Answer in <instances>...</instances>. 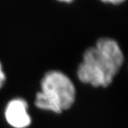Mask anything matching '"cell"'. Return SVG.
I'll list each match as a JSON object with an SVG mask.
<instances>
[{"label":"cell","instance_id":"1","mask_svg":"<svg viewBox=\"0 0 128 128\" xmlns=\"http://www.w3.org/2000/svg\"><path fill=\"white\" fill-rule=\"evenodd\" d=\"M124 62V55L118 42L110 37H101L84 52L77 68V77L82 83L92 86L106 87Z\"/></svg>","mask_w":128,"mask_h":128},{"label":"cell","instance_id":"5","mask_svg":"<svg viewBox=\"0 0 128 128\" xmlns=\"http://www.w3.org/2000/svg\"><path fill=\"white\" fill-rule=\"evenodd\" d=\"M101 1L104 2H108V3H112V4H120L125 0H101Z\"/></svg>","mask_w":128,"mask_h":128},{"label":"cell","instance_id":"3","mask_svg":"<svg viewBox=\"0 0 128 128\" xmlns=\"http://www.w3.org/2000/svg\"><path fill=\"white\" fill-rule=\"evenodd\" d=\"M28 104L23 99L18 98L8 102L5 116L8 124L15 128H25L31 124V117L27 111Z\"/></svg>","mask_w":128,"mask_h":128},{"label":"cell","instance_id":"4","mask_svg":"<svg viewBox=\"0 0 128 128\" xmlns=\"http://www.w3.org/2000/svg\"><path fill=\"white\" fill-rule=\"evenodd\" d=\"M5 80H6V75H5V74L3 72L2 67V65H1V62H0V88L2 86Z\"/></svg>","mask_w":128,"mask_h":128},{"label":"cell","instance_id":"6","mask_svg":"<svg viewBox=\"0 0 128 128\" xmlns=\"http://www.w3.org/2000/svg\"><path fill=\"white\" fill-rule=\"evenodd\" d=\"M59 1H61V2H69L72 1V0H59Z\"/></svg>","mask_w":128,"mask_h":128},{"label":"cell","instance_id":"2","mask_svg":"<svg viewBox=\"0 0 128 128\" xmlns=\"http://www.w3.org/2000/svg\"><path fill=\"white\" fill-rule=\"evenodd\" d=\"M41 92L36 94L35 105L40 109L60 114L70 109L76 100V88L63 72H48L41 81Z\"/></svg>","mask_w":128,"mask_h":128}]
</instances>
